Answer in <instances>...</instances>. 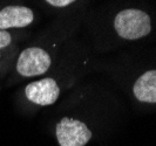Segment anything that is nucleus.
<instances>
[{
  "label": "nucleus",
  "mask_w": 156,
  "mask_h": 146,
  "mask_svg": "<svg viewBox=\"0 0 156 146\" xmlns=\"http://www.w3.org/2000/svg\"><path fill=\"white\" fill-rule=\"evenodd\" d=\"M133 91L135 97L141 102L156 103V70H149L139 77Z\"/></svg>",
  "instance_id": "6"
},
{
  "label": "nucleus",
  "mask_w": 156,
  "mask_h": 146,
  "mask_svg": "<svg viewBox=\"0 0 156 146\" xmlns=\"http://www.w3.org/2000/svg\"><path fill=\"white\" fill-rule=\"evenodd\" d=\"M46 1L49 5L55 6V7H65L72 2H74L75 0H46Z\"/></svg>",
  "instance_id": "8"
},
{
  "label": "nucleus",
  "mask_w": 156,
  "mask_h": 146,
  "mask_svg": "<svg viewBox=\"0 0 156 146\" xmlns=\"http://www.w3.org/2000/svg\"><path fill=\"white\" fill-rule=\"evenodd\" d=\"M60 146H85L92 138V132L80 121L65 117L55 127Z\"/></svg>",
  "instance_id": "2"
},
{
  "label": "nucleus",
  "mask_w": 156,
  "mask_h": 146,
  "mask_svg": "<svg viewBox=\"0 0 156 146\" xmlns=\"http://www.w3.org/2000/svg\"><path fill=\"white\" fill-rule=\"evenodd\" d=\"M25 95L32 103L45 107L55 103L60 89L53 78H44L30 83L25 89Z\"/></svg>",
  "instance_id": "4"
},
{
  "label": "nucleus",
  "mask_w": 156,
  "mask_h": 146,
  "mask_svg": "<svg viewBox=\"0 0 156 146\" xmlns=\"http://www.w3.org/2000/svg\"><path fill=\"white\" fill-rule=\"evenodd\" d=\"M49 54L39 47L26 48L19 55L16 61V71L25 77L38 76L46 73L51 67Z\"/></svg>",
  "instance_id": "3"
},
{
  "label": "nucleus",
  "mask_w": 156,
  "mask_h": 146,
  "mask_svg": "<svg viewBox=\"0 0 156 146\" xmlns=\"http://www.w3.org/2000/svg\"><path fill=\"white\" fill-rule=\"evenodd\" d=\"M117 34L127 40H136L148 35L151 29L150 18L143 11L128 8L121 11L114 20Z\"/></svg>",
  "instance_id": "1"
},
{
  "label": "nucleus",
  "mask_w": 156,
  "mask_h": 146,
  "mask_svg": "<svg viewBox=\"0 0 156 146\" xmlns=\"http://www.w3.org/2000/svg\"><path fill=\"white\" fill-rule=\"evenodd\" d=\"M34 14L31 8L25 6H7L0 11V29L20 28L32 23Z\"/></svg>",
  "instance_id": "5"
},
{
  "label": "nucleus",
  "mask_w": 156,
  "mask_h": 146,
  "mask_svg": "<svg viewBox=\"0 0 156 146\" xmlns=\"http://www.w3.org/2000/svg\"><path fill=\"white\" fill-rule=\"evenodd\" d=\"M12 41V36L7 31H0V49L7 47Z\"/></svg>",
  "instance_id": "7"
}]
</instances>
